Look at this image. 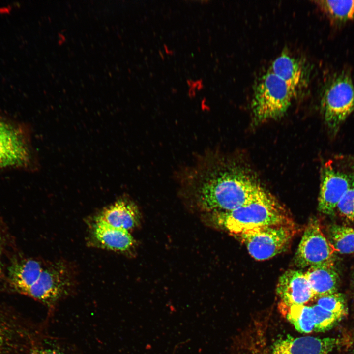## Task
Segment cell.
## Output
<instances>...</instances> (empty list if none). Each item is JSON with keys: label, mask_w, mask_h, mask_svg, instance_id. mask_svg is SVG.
Masks as SVG:
<instances>
[{"label": "cell", "mask_w": 354, "mask_h": 354, "mask_svg": "<svg viewBox=\"0 0 354 354\" xmlns=\"http://www.w3.org/2000/svg\"><path fill=\"white\" fill-rule=\"evenodd\" d=\"M305 273L314 298L337 292L339 275L334 262L309 267Z\"/></svg>", "instance_id": "obj_16"}, {"label": "cell", "mask_w": 354, "mask_h": 354, "mask_svg": "<svg viewBox=\"0 0 354 354\" xmlns=\"http://www.w3.org/2000/svg\"><path fill=\"white\" fill-rule=\"evenodd\" d=\"M345 342V340L338 337L287 335L274 342L271 354H331Z\"/></svg>", "instance_id": "obj_11"}, {"label": "cell", "mask_w": 354, "mask_h": 354, "mask_svg": "<svg viewBox=\"0 0 354 354\" xmlns=\"http://www.w3.org/2000/svg\"><path fill=\"white\" fill-rule=\"evenodd\" d=\"M276 293L288 305H305L315 298L305 272L298 270H288L279 277Z\"/></svg>", "instance_id": "obj_12"}, {"label": "cell", "mask_w": 354, "mask_h": 354, "mask_svg": "<svg viewBox=\"0 0 354 354\" xmlns=\"http://www.w3.org/2000/svg\"><path fill=\"white\" fill-rule=\"evenodd\" d=\"M25 354H67L60 346L41 339L32 346Z\"/></svg>", "instance_id": "obj_23"}, {"label": "cell", "mask_w": 354, "mask_h": 354, "mask_svg": "<svg viewBox=\"0 0 354 354\" xmlns=\"http://www.w3.org/2000/svg\"><path fill=\"white\" fill-rule=\"evenodd\" d=\"M8 233L5 225L0 223V283L4 280L5 272L3 264L2 263V256L6 245L8 243Z\"/></svg>", "instance_id": "obj_24"}, {"label": "cell", "mask_w": 354, "mask_h": 354, "mask_svg": "<svg viewBox=\"0 0 354 354\" xmlns=\"http://www.w3.org/2000/svg\"><path fill=\"white\" fill-rule=\"evenodd\" d=\"M280 312L299 332L309 333L315 331V316L312 306L288 305L280 302Z\"/></svg>", "instance_id": "obj_17"}, {"label": "cell", "mask_w": 354, "mask_h": 354, "mask_svg": "<svg viewBox=\"0 0 354 354\" xmlns=\"http://www.w3.org/2000/svg\"><path fill=\"white\" fill-rule=\"evenodd\" d=\"M224 161L207 150L178 176L182 191L205 211L235 209L252 200L263 189L251 175Z\"/></svg>", "instance_id": "obj_1"}, {"label": "cell", "mask_w": 354, "mask_h": 354, "mask_svg": "<svg viewBox=\"0 0 354 354\" xmlns=\"http://www.w3.org/2000/svg\"><path fill=\"white\" fill-rule=\"evenodd\" d=\"M312 306L315 316V331L323 332L328 330L343 317L324 310L317 304Z\"/></svg>", "instance_id": "obj_21"}, {"label": "cell", "mask_w": 354, "mask_h": 354, "mask_svg": "<svg viewBox=\"0 0 354 354\" xmlns=\"http://www.w3.org/2000/svg\"></svg>", "instance_id": "obj_26"}, {"label": "cell", "mask_w": 354, "mask_h": 354, "mask_svg": "<svg viewBox=\"0 0 354 354\" xmlns=\"http://www.w3.org/2000/svg\"><path fill=\"white\" fill-rule=\"evenodd\" d=\"M329 241L335 251L354 254V229L344 225H333L328 230Z\"/></svg>", "instance_id": "obj_19"}, {"label": "cell", "mask_w": 354, "mask_h": 354, "mask_svg": "<svg viewBox=\"0 0 354 354\" xmlns=\"http://www.w3.org/2000/svg\"><path fill=\"white\" fill-rule=\"evenodd\" d=\"M321 107L324 121L336 134L342 123L354 110V86L346 72L334 74L324 89Z\"/></svg>", "instance_id": "obj_4"}, {"label": "cell", "mask_w": 354, "mask_h": 354, "mask_svg": "<svg viewBox=\"0 0 354 354\" xmlns=\"http://www.w3.org/2000/svg\"><path fill=\"white\" fill-rule=\"evenodd\" d=\"M314 3L334 23H343L354 19V0H321Z\"/></svg>", "instance_id": "obj_18"}, {"label": "cell", "mask_w": 354, "mask_h": 354, "mask_svg": "<svg viewBox=\"0 0 354 354\" xmlns=\"http://www.w3.org/2000/svg\"><path fill=\"white\" fill-rule=\"evenodd\" d=\"M214 223L235 236L251 230L293 223L287 209L264 188L252 200L235 209L211 213Z\"/></svg>", "instance_id": "obj_2"}, {"label": "cell", "mask_w": 354, "mask_h": 354, "mask_svg": "<svg viewBox=\"0 0 354 354\" xmlns=\"http://www.w3.org/2000/svg\"></svg>", "instance_id": "obj_27"}, {"label": "cell", "mask_w": 354, "mask_h": 354, "mask_svg": "<svg viewBox=\"0 0 354 354\" xmlns=\"http://www.w3.org/2000/svg\"><path fill=\"white\" fill-rule=\"evenodd\" d=\"M97 218L109 225L129 232L139 226L141 214L135 203L124 197L105 208Z\"/></svg>", "instance_id": "obj_14"}, {"label": "cell", "mask_w": 354, "mask_h": 354, "mask_svg": "<svg viewBox=\"0 0 354 354\" xmlns=\"http://www.w3.org/2000/svg\"><path fill=\"white\" fill-rule=\"evenodd\" d=\"M317 305L332 313L345 316L347 312V305L343 295L338 292L324 295L315 298Z\"/></svg>", "instance_id": "obj_20"}, {"label": "cell", "mask_w": 354, "mask_h": 354, "mask_svg": "<svg viewBox=\"0 0 354 354\" xmlns=\"http://www.w3.org/2000/svg\"><path fill=\"white\" fill-rule=\"evenodd\" d=\"M335 250L318 220L307 225L295 254V265L301 268L334 262Z\"/></svg>", "instance_id": "obj_9"}, {"label": "cell", "mask_w": 354, "mask_h": 354, "mask_svg": "<svg viewBox=\"0 0 354 354\" xmlns=\"http://www.w3.org/2000/svg\"><path fill=\"white\" fill-rule=\"evenodd\" d=\"M296 232L293 223L261 227L233 236L244 244L254 259L264 261L284 251Z\"/></svg>", "instance_id": "obj_5"}, {"label": "cell", "mask_w": 354, "mask_h": 354, "mask_svg": "<svg viewBox=\"0 0 354 354\" xmlns=\"http://www.w3.org/2000/svg\"><path fill=\"white\" fill-rule=\"evenodd\" d=\"M74 280L70 268L63 262L44 266L39 277L25 295L52 309L72 291Z\"/></svg>", "instance_id": "obj_7"}, {"label": "cell", "mask_w": 354, "mask_h": 354, "mask_svg": "<svg viewBox=\"0 0 354 354\" xmlns=\"http://www.w3.org/2000/svg\"><path fill=\"white\" fill-rule=\"evenodd\" d=\"M354 187V175L335 169L325 163L321 169L318 209L323 214H332L342 196Z\"/></svg>", "instance_id": "obj_10"}, {"label": "cell", "mask_w": 354, "mask_h": 354, "mask_svg": "<svg viewBox=\"0 0 354 354\" xmlns=\"http://www.w3.org/2000/svg\"><path fill=\"white\" fill-rule=\"evenodd\" d=\"M336 209L341 216L348 221L354 222V187L344 193Z\"/></svg>", "instance_id": "obj_22"}, {"label": "cell", "mask_w": 354, "mask_h": 354, "mask_svg": "<svg viewBox=\"0 0 354 354\" xmlns=\"http://www.w3.org/2000/svg\"><path fill=\"white\" fill-rule=\"evenodd\" d=\"M91 238L98 247L119 252H129L136 244L128 231L109 225L98 218L92 226Z\"/></svg>", "instance_id": "obj_13"}, {"label": "cell", "mask_w": 354, "mask_h": 354, "mask_svg": "<svg viewBox=\"0 0 354 354\" xmlns=\"http://www.w3.org/2000/svg\"><path fill=\"white\" fill-rule=\"evenodd\" d=\"M350 351L349 354H354V340L350 343Z\"/></svg>", "instance_id": "obj_25"}, {"label": "cell", "mask_w": 354, "mask_h": 354, "mask_svg": "<svg viewBox=\"0 0 354 354\" xmlns=\"http://www.w3.org/2000/svg\"><path fill=\"white\" fill-rule=\"evenodd\" d=\"M32 161L31 147L24 130L0 117V169L27 168Z\"/></svg>", "instance_id": "obj_8"}, {"label": "cell", "mask_w": 354, "mask_h": 354, "mask_svg": "<svg viewBox=\"0 0 354 354\" xmlns=\"http://www.w3.org/2000/svg\"><path fill=\"white\" fill-rule=\"evenodd\" d=\"M39 334L19 312L0 302V354H25Z\"/></svg>", "instance_id": "obj_6"}, {"label": "cell", "mask_w": 354, "mask_h": 354, "mask_svg": "<svg viewBox=\"0 0 354 354\" xmlns=\"http://www.w3.org/2000/svg\"><path fill=\"white\" fill-rule=\"evenodd\" d=\"M269 71L284 81L296 93L298 89L306 87L308 82L307 66L298 59L285 53L276 58Z\"/></svg>", "instance_id": "obj_15"}, {"label": "cell", "mask_w": 354, "mask_h": 354, "mask_svg": "<svg viewBox=\"0 0 354 354\" xmlns=\"http://www.w3.org/2000/svg\"><path fill=\"white\" fill-rule=\"evenodd\" d=\"M296 93L269 70L257 83L252 101L255 122L260 123L282 117Z\"/></svg>", "instance_id": "obj_3"}]
</instances>
